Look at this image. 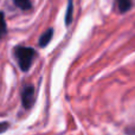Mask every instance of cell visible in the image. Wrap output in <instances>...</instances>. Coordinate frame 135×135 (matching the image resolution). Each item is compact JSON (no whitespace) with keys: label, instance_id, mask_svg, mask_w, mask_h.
Returning <instances> with one entry per match:
<instances>
[{"label":"cell","instance_id":"obj_1","mask_svg":"<svg viewBox=\"0 0 135 135\" xmlns=\"http://www.w3.org/2000/svg\"><path fill=\"white\" fill-rule=\"evenodd\" d=\"M14 56L17 58L18 65L23 71H27L32 65L33 61H35L37 52L32 47H26V46H17L14 49Z\"/></svg>","mask_w":135,"mask_h":135},{"label":"cell","instance_id":"obj_2","mask_svg":"<svg viewBox=\"0 0 135 135\" xmlns=\"http://www.w3.org/2000/svg\"><path fill=\"white\" fill-rule=\"evenodd\" d=\"M36 95H35V88L32 85H26L23 89L21 93V103H23L25 109H30L35 104Z\"/></svg>","mask_w":135,"mask_h":135},{"label":"cell","instance_id":"obj_3","mask_svg":"<svg viewBox=\"0 0 135 135\" xmlns=\"http://www.w3.org/2000/svg\"><path fill=\"white\" fill-rule=\"evenodd\" d=\"M115 6L119 9L120 13H124L132 8L133 0H115Z\"/></svg>","mask_w":135,"mask_h":135},{"label":"cell","instance_id":"obj_4","mask_svg":"<svg viewBox=\"0 0 135 135\" xmlns=\"http://www.w3.org/2000/svg\"><path fill=\"white\" fill-rule=\"evenodd\" d=\"M52 36H54V30H52V28H49V30L45 31V32L42 35L40 39H39V46L40 47H45V46H46V45L51 42Z\"/></svg>","mask_w":135,"mask_h":135},{"label":"cell","instance_id":"obj_5","mask_svg":"<svg viewBox=\"0 0 135 135\" xmlns=\"http://www.w3.org/2000/svg\"><path fill=\"white\" fill-rule=\"evenodd\" d=\"M72 13H74V0H68V8L65 14V25H70L72 21Z\"/></svg>","mask_w":135,"mask_h":135},{"label":"cell","instance_id":"obj_6","mask_svg":"<svg viewBox=\"0 0 135 135\" xmlns=\"http://www.w3.org/2000/svg\"><path fill=\"white\" fill-rule=\"evenodd\" d=\"M14 4L21 9H30L32 7L30 0H13Z\"/></svg>","mask_w":135,"mask_h":135},{"label":"cell","instance_id":"obj_7","mask_svg":"<svg viewBox=\"0 0 135 135\" xmlns=\"http://www.w3.org/2000/svg\"><path fill=\"white\" fill-rule=\"evenodd\" d=\"M7 28H6V21H5V17H4V13L0 12V39L1 37L6 33Z\"/></svg>","mask_w":135,"mask_h":135},{"label":"cell","instance_id":"obj_8","mask_svg":"<svg viewBox=\"0 0 135 135\" xmlns=\"http://www.w3.org/2000/svg\"><path fill=\"white\" fill-rule=\"evenodd\" d=\"M7 128H8V123L7 122H0V134L4 133Z\"/></svg>","mask_w":135,"mask_h":135},{"label":"cell","instance_id":"obj_9","mask_svg":"<svg viewBox=\"0 0 135 135\" xmlns=\"http://www.w3.org/2000/svg\"><path fill=\"white\" fill-rule=\"evenodd\" d=\"M126 133H127V135H135V126L128 127V128L126 129Z\"/></svg>","mask_w":135,"mask_h":135}]
</instances>
